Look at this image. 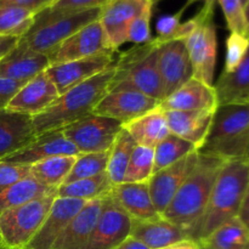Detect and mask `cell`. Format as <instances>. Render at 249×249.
Segmentation results:
<instances>
[{
  "label": "cell",
  "mask_w": 249,
  "mask_h": 249,
  "mask_svg": "<svg viewBox=\"0 0 249 249\" xmlns=\"http://www.w3.org/2000/svg\"><path fill=\"white\" fill-rule=\"evenodd\" d=\"M225 160L198 153V160L173 201L162 214L169 223L186 229L196 242L199 221L208 204L212 190Z\"/></svg>",
  "instance_id": "1"
},
{
  "label": "cell",
  "mask_w": 249,
  "mask_h": 249,
  "mask_svg": "<svg viewBox=\"0 0 249 249\" xmlns=\"http://www.w3.org/2000/svg\"><path fill=\"white\" fill-rule=\"evenodd\" d=\"M248 182V160L225 162L216 178L207 208L199 221L196 242L211 235L223 224L238 218Z\"/></svg>",
  "instance_id": "2"
},
{
  "label": "cell",
  "mask_w": 249,
  "mask_h": 249,
  "mask_svg": "<svg viewBox=\"0 0 249 249\" xmlns=\"http://www.w3.org/2000/svg\"><path fill=\"white\" fill-rule=\"evenodd\" d=\"M113 74L114 65L60 95L46 111L33 117L36 135L62 129L91 114L100 100L108 92V85Z\"/></svg>",
  "instance_id": "3"
},
{
  "label": "cell",
  "mask_w": 249,
  "mask_h": 249,
  "mask_svg": "<svg viewBox=\"0 0 249 249\" xmlns=\"http://www.w3.org/2000/svg\"><path fill=\"white\" fill-rule=\"evenodd\" d=\"M158 46L155 38L121 53L114 63V74L108 85L111 91H136L162 101L164 91L158 72Z\"/></svg>",
  "instance_id": "4"
},
{
  "label": "cell",
  "mask_w": 249,
  "mask_h": 249,
  "mask_svg": "<svg viewBox=\"0 0 249 249\" xmlns=\"http://www.w3.org/2000/svg\"><path fill=\"white\" fill-rule=\"evenodd\" d=\"M197 152L225 162L246 160L249 153V104L218 106L206 141Z\"/></svg>",
  "instance_id": "5"
},
{
  "label": "cell",
  "mask_w": 249,
  "mask_h": 249,
  "mask_svg": "<svg viewBox=\"0 0 249 249\" xmlns=\"http://www.w3.org/2000/svg\"><path fill=\"white\" fill-rule=\"evenodd\" d=\"M100 9L66 15H51L46 10L36 15L32 28L21 38L22 43L36 53L50 57L62 41L91 22L97 21Z\"/></svg>",
  "instance_id": "6"
},
{
  "label": "cell",
  "mask_w": 249,
  "mask_h": 249,
  "mask_svg": "<svg viewBox=\"0 0 249 249\" xmlns=\"http://www.w3.org/2000/svg\"><path fill=\"white\" fill-rule=\"evenodd\" d=\"M56 195L34 199L0 214V238L6 249H23L45 221Z\"/></svg>",
  "instance_id": "7"
},
{
  "label": "cell",
  "mask_w": 249,
  "mask_h": 249,
  "mask_svg": "<svg viewBox=\"0 0 249 249\" xmlns=\"http://www.w3.org/2000/svg\"><path fill=\"white\" fill-rule=\"evenodd\" d=\"M215 4H204L196 15V26L185 39L190 61L194 68V77L213 87L216 65L218 39L214 24Z\"/></svg>",
  "instance_id": "8"
},
{
  "label": "cell",
  "mask_w": 249,
  "mask_h": 249,
  "mask_svg": "<svg viewBox=\"0 0 249 249\" xmlns=\"http://www.w3.org/2000/svg\"><path fill=\"white\" fill-rule=\"evenodd\" d=\"M123 124L116 119L89 114L62 128L63 135L79 153L105 152L111 150Z\"/></svg>",
  "instance_id": "9"
},
{
  "label": "cell",
  "mask_w": 249,
  "mask_h": 249,
  "mask_svg": "<svg viewBox=\"0 0 249 249\" xmlns=\"http://www.w3.org/2000/svg\"><path fill=\"white\" fill-rule=\"evenodd\" d=\"M133 219L111 195L104 197L101 211L90 235L87 249H114L130 236Z\"/></svg>",
  "instance_id": "10"
},
{
  "label": "cell",
  "mask_w": 249,
  "mask_h": 249,
  "mask_svg": "<svg viewBox=\"0 0 249 249\" xmlns=\"http://www.w3.org/2000/svg\"><path fill=\"white\" fill-rule=\"evenodd\" d=\"M114 62V53H105L79 60L50 65L45 73L55 84L58 94L62 95L72 88L112 67Z\"/></svg>",
  "instance_id": "11"
},
{
  "label": "cell",
  "mask_w": 249,
  "mask_h": 249,
  "mask_svg": "<svg viewBox=\"0 0 249 249\" xmlns=\"http://www.w3.org/2000/svg\"><path fill=\"white\" fill-rule=\"evenodd\" d=\"M105 53L116 51L112 50L106 33L97 19L80 28L73 36L62 41L49 58L50 65H55Z\"/></svg>",
  "instance_id": "12"
},
{
  "label": "cell",
  "mask_w": 249,
  "mask_h": 249,
  "mask_svg": "<svg viewBox=\"0 0 249 249\" xmlns=\"http://www.w3.org/2000/svg\"><path fill=\"white\" fill-rule=\"evenodd\" d=\"M197 160H198V152L194 151L174 164L155 173L148 180L151 198L160 215L164 213L185 180L195 169Z\"/></svg>",
  "instance_id": "13"
},
{
  "label": "cell",
  "mask_w": 249,
  "mask_h": 249,
  "mask_svg": "<svg viewBox=\"0 0 249 249\" xmlns=\"http://www.w3.org/2000/svg\"><path fill=\"white\" fill-rule=\"evenodd\" d=\"M158 72L164 99L194 77L185 40H170L158 46Z\"/></svg>",
  "instance_id": "14"
},
{
  "label": "cell",
  "mask_w": 249,
  "mask_h": 249,
  "mask_svg": "<svg viewBox=\"0 0 249 249\" xmlns=\"http://www.w3.org/2000/svg\"><path fill=\"white\" fill-rule=\"evenodd\" d=\"M153 6L152 0H109L101 7L99 21L112 50L117 51L119 46L126 43V31L130 22Z\"/></svg>",
  "instance_id": "15"
},
{
  "label": "cell",
  "mask_w": 249,
  "mask_h": 249,
  "mask_svg": "<svg viewBox=\"0 0 249 249\" xmlns=\"http://www.w3.org/2000/svg\"><path fill=\"white\" fill-rule=\"evenodd\" d=\"M160 101L141 92L111 91L100 100L92 114L116 119L125 125L134 119L152 111L160 106Z\"/></svg>",
  "instance_id": "16"
},
{
  "label": "cell",
  "mask_w": 249,
  "mask_h": 249,
  "mask_svg": "<svg viewBox=\"0 0 249 249\" xmlns=\"http://www.w3.org/2000/svg\"><path fill=\"white\" fill-rule=\"evenodd\" d=\"M78 155V150L66 139L62 129H55L39 134L28 146L1 160L11 164L32 165L51 157Z\"/></svg>",
  "instance_id": "17"
},
{
  "label": "cell",
  "mask_w": 249,
  "mask_h": 249,
  "mask_svg": "<svg viewBox=\"0 0 249 249\" xmlns=\"http://www.w3.org/2000/svg\"><path fill=\"white\" fill-rule=\"evenodd\" d=\"M58 97L60 94L55 84L44 71L23 84L6 108L36 117L46 111Z\"/></svg>",
  "instance_id": "18"
},
{
  "label": "cell",
  "mask_w": 249,
  "mask_h": 249,
  "mask_svg": "<svg viewBox=\"0 0 249 249\" xmlns=\"http://www.w3.org/2000/svg\"><path fill=\"white\" fill-rule=\"evenodd\" d=\"M87 202L75 198L56 197L41 228L23 249H51L73 218L82 211Z\"/></svg>",
  "instance_id": "19"
},
{
  "label": "cell",
  "mask_w": 249,
  "mask_h": 249,
  "mask_svg": "<svg viewBox=\"0 0 249 249\" xmlns=\"http://www.w3.org/2000/svg\"><path fill=\"white\" fill-rule=\"evenodd\" d=\"M49 66L50 58L48 55L32 50L19 39L16 48L0 61V77L27 83L48 70Z\"/></svg>",
  "instance_id": "20"
},
{
  "label": "cell",
  "mask_w": 249,
  "mask_h": 249,
  "mask_svg": "<svg viewBox=\"0 0 249 249\" xmlns=\"http://www.w3.org/2000/svg\"><path fill=\"white\" fill-rule=\"evenodd\" d=\"M36 138L33 117L7 108L0 111V160L18 152Z\"/></svg>",
  "instance_id": "21"
},
{
  "label": "cell",
  "mask_w": 249,
  "mask_h": 249,
  "mask_svg": "<svg viewBox=\"0 0 249 249\" xmlns=\"http://www.w3.org/2000/svg\"><path fill=\"white\" fill-rule=\"evenodd\" d=\"M164 111H215L218 99L214 85L192 77L160 104Z\"/></svg>",
  "instance_id": "22"
},
{
  "label": "cell",
  "mask_w": 249,
  "mask_h": 249,
  "mask_svg": "<svg viewBox=\"0 0 249 249\" xmlns=\"http://www.w3.org/2000/svg\"><path fill=\"white\" fill-rule=\"evenodd\" d=\"M109 195L133 220L160 218L153 206L148 182H121L113 185Z\"/></svg>",
  "instance_id": "23"
},
{
  "label": "cell",
  "mask_w": 249,
  "mask_h": 249,
  "mask_svg": "<svg viewBox=\"0 0 249 249\" xmlns=\"http://www.w3.org/2000/svg\"><path fill=\"white\" fill-rule=\"evenodd\" d=\"M130 236L150 249H160L182 241H192L189 230L169 223L162 216L153 220H133Z\"/></svg>",
  "instance_id": "24"
},
{
  "label": "cell",
  "mask_w": 249,
  "mask_h": 249,
  "mask_svg": "<svg viewBox=\"0 0 249 249\" xmlns=\"http://www.w3.org/2000/svg\"><path fill=\"white\" fill-rule=\"evenodd\" d=\"M215 111H165L170 134L202 147L211 129Z\"/></svg>",
  "instance_id": "25"
},
{
  "label": "cell",
  "mask_w": 249,
  "mask_h": 249,
  "mask_svg": "<svg viewBox=\"0 0 249 249\" xmlns=\"http://www.w3.org/2000/svg\"><path fill=\"white\" fill-rule=\"evenodd\" d=\"M104 198L88 201L53 242L51 249H87Z\"/></svg>",
  "instance_id": "26"
},
{
  "label": "cell",
  "mask_w": 249,
  "mask_h": 249,
  "mask_svg": "<svg viewBox=\"0 0 249 249\" xmlns=\"http://www.w3.org/2000/svg\"><path fill=\"white\" fill-rule=\"evenodd\" d=\"M123 128L130 134L136 145L150 148H155L170 134L165 111L160 106L134 119L130 123L123 125Z\"/></svg>",
  "instance_id": "27"
},
{
  "label": "cell",
  "mask_w": 249,
  "mask_h": 249,
  "mask_svg": "<svg viewBox=\"0 0 249 249\" xmlns=\"http://www.w3.org/2000/svg\"><path fill=\"white\" fill-rule=\"evenodd\" d=\"M218 106L249 104V49L242 62L232 72H223L214 85Z\"/></svg>",
  "instance_id": "28"
},
{
  "label": "cell",
  "mask_w": 249,
  "mask_h": 249,
  "mask_svg": "<svg viewBox=\"0 0 249 249\" xmlns=\"http://www.w3.org/2000/svg\"><path fill=\"white\" fill-rule=\"evenodd\" d=\"M197 243L201 249H249V229L236 218Z\"/></svg>",
  "instance_id": "29"
},
{
  "label": "cell",
  "mask_w": 249,
  "mask_h": 249,
  "mask_svg": "<svg viewBox=\"0 0 249 249\" xmlns=\"http://www.w3.org/2000/svg\"><path fill=\"white\" fill-rule=\"evenodd\" d=\"M56 191L57 189L44 186L29 175L0 192V214L34 199L56 195Z\"/></svg>",
  "instance_id": "30"
},
{
  "label": "cell",
  "mask_w": 249,
  "mask_h": 249,
  "mask_svg": "<svg viewBox=\"0 0 249 249\" xmlns=\"http://www.w3.org/2000/svg\"><path fill=\"white\" fill-rule=\"evenodd\" d=\"M113 184L109 180L106 172L87 179L62 184L57 187L56 196L61 198H75L82 201L104 198L111 194Z\"/></svg>",
  "instance_id": "31"
},
{
  "label": "cell",
  "mask_w": 249,
  "mask_h": 249,
  "mask_svg": "<svg viewBox=\"0 0 249 249\" xmlns=\"http://www.w3.org/2000/svg\"><path fill=\"white\" fill-rule=\"evenodd\" d=\"M77 156H57L29 165V174L41 185L57 189L70 174Z\"/></svg>",
  "instance_id": "32"
},
{
  "label": "cell",
  "mask_w": 249,
  "mask_h": 249,
  "mask_svg": "<svg viewBox=\"0 0 249 249\" xmlns=\"http://www.w3.org/2000/svg\"><path fill=\"white\" fill-rule=\"evenodd\" d=\"M135 147L136 142L131 138L130 134L124 128L122 129L121 133L117 136L116 141L113 142V146L111 147V151H109L108 164H107L106 170L109 180L113 185L123 182L124 174H125L129 160H130Z\"/></svg>",
  "instance_id": "33"
},
{
  "label": "cell",
  "mask_w": 249,
  "mask_h": 249,
  "mask_svg": "<svg viewBox=\"0 0 249 249\" xmlns=\"http://www.w3.org/2000/svg\"><path fill=\"white\" fill-rule=\"evenodd\" d=\"M153 150H155V164H153V174H155L174 164L178 160H182L189 153L197 151V148L192 143L169 134Z\"/></svg>",
  "instance_id": "34"
},
{
  "label": "cell",
  "mask_w": 249,
  "mask_h": 249,
  "mask_svg": "<svg viewBox=\"0 0 249 249\" xmlns=\"http://www.w3.org/2000/svg\"><path fill=\"white\" fill-rule=\"evenodd\" d=\"M36 14L27 9L4 5L0 6V36L22 38L32 28Z\"/></svg>",
  "instance_id": "35"
},
{
  "label": "cell",
  "mask_w": 249,
  "mask_h": 249,
  "mask_svg": "<svg viewBox=\"0 0 249 249\" xmlns=\"http://www.w3.org/2000/svg\"><path fill=\"white\" fill-rule=\"evenodd\" d=\"M109 151L111 150L105 151V152L79 153L63 184L87 179V178L95 177V175L106 172L107 164H108Z\"/></svg>",
  "instance_id": "36"
},
{
  "label": "cell",
  "mask_w": 249,
  "mask_h": 249,
  "mask_svg": "<svg viewBox=\"0 0 249 249\" xmlns=\"http://www.w3.org/2000/svg\"><path fill=\"white\" fill-rule=\"evenodd\" d=\"M155 150L136 145L124 174L123 182H148L153 175Z\"/></svg>",
  "instance_id": "37"
},
{
  "label": "cell",
  "mask_w": 249,
  "mask_h": 249,
  "mask_svg": "<svg viewBox=\"0 0 249 249\" xmlns=\"http://www.w3.org/2000/svg\"><path fill=\"white\" fill-rule=\"evenodd\" d=\"M225 16L228 28L231 33L241 34L248 38V27L246 21L245 5L241 0H216ZM249 39V38H248Z\"/></svg>",
  "instance_id": "38"
},
{
  "label": "cell",
  "mask_w": 249,
  "mask_h": 249,
  "mask_svg": "<svg viewBox=\"0 0 249 249\" xmlns=\"http://www.w3.org/2000/svg\"><path fill=\"white\" fill-rule=\"evenodd\" d=\"M249 49V39L241 34L230 33L226 40V57L224 72H232L243 61Z\"/></svg>",
  "instance_id": "39"
},
{
  "label": "cell",
  "mask_w": 249,
  "mask_h": 249,
  "mask_svg": "<svg viewBox=\"0 0 249 249\" xmlns=\"http://www.w3.org/2000/svg\"><path fill=\"white\" fill-rule=\"evenodd\" d=\"M152 11L153 7H148L130 22L126 31V43L130 41L135 45H139V44H146L152 40L150 28Z\"/></svg>",
  "instance_id": "40"
},
{
  "label": "cell",
  "mask_w": 249,
  "mask_h": 249,
  "mask_svg": "<svg viewBox=\"0 0 249 249\" xmlns=\"http://www.w3.org/2000/svg\"><path fill=\"white\" fill-rule=\"evenodd\" d=\"M186 11L184 6L177 12L172 15H164L160 17L156 24V31H157V36L156 41L160 44L167 43L170 40H178L179 36L180 27H181V16Z\"/></svg>",
  "instance_id": "41"
},
{
  "label": "cell",
  "mask_w": 249,
  "mask_h": 249,
  "mask_svg": "<svg viewBox=\"0 0 249 249\" xmlns=\"http://www.w3.org/2000/svg\"><path fill=\"white\" fill-rule=\"evenodd\" d=\"M109 0H56L50 7L45 9L51 15H66L85 10L100 9Z\"/></svg>",
  "instance_id": "42"
},
{
  "label": "cell",
  "mask_w": 249,
  "mask_h": 249,
  "mask_svg": "<svg viewBox=\"0 0 249 249\" xmlns=\"http://www.w3.org/2000/svg\"><path fill=\"white\" fill-rule=\"evenodd\" d=\"M29 175V165L11 164L0 160V192Z\"/></svg>",
  "instance_id": "43"
},
{
  "label": "cell",
  "mask_w": 249,
  "mask_h": 249,
  "mask_svg": "<svg viewBox=\"0 0 249 249\" xmlns=\"http://www.w3.org/2000/svg\"><path fill=\"white\" fill-rule=\"evenodd\" d=\"M23 84L26 83L15 82V80L7 79V78L0 77V111L6 108L12 97L23 87Z\"/></svg>",
  "instance_id": "44"
},
{
  "label": "cell",
  "mask_w": 249,
  "mask_h": 249,
  "mask_svg": "<svg viewBox=\"0 0 249 249\" xmlns=\"http://www.w3.org/2000/svg\"><path fill=\"white\" fill-rule=\"evenodd\" d=\"M55 1L56 0H0V6L10 5V6L22 7V9H27L36 15L43 10L50 7Z\"/></svg>",
  "instance_id": "45"
},
{
  "label": "cell",
  "mask_w": 249,
  "mask_h": 249,
  "mask_svg": "<svg viewBox=\"0 0 249 249\" xmlns=\"http://www.w3.org/2000/svg\"><path fill=\"white\" fill-rule=\"evenodd\" d=\"M19 39L17 36H0V61L7 55L11 50H14L19 43Z\"/></svg>",
  "instance_id": "46"
},
{
  "label": "cell",
  "mask_w": 249,
  "mask_h": 249,
  "mask_svg": "<svg viewBox=\"0 0 249 249\" xmlns=\"http://www.w3.org/2000/svg\"><path fill=\"white\" fill-rule=\"evenodd\" d=\"M238 219H240V220L249 229V182L247 186V191H246V195H245V199H243L242 207H241V212H240V215H238Z\"/></svg>",
  "instance_id": "47"
},
{
  "label": "cell",
  "mask_w": 249,
  "mask_h": 249,
  "mask_svg": "<svg viewBox=\"0 0 249 249\" xmlns=\"http://www.w3.org/2000/svg\"><path fill=\"white\" fill-rule=\"evenodd\" d=\"M114 249H150V248H148L147 246L143 245L142 242H140L139 240H136V238L129 236L126 240H124L118 247H116Z\"/></svg>",
  "instance_id": "48"
},
{
  "label": "cell",
  "mask_w": 249,
  "mask_h": 249,
  "mask_svg": "<svg viewBox=\"0 0 249 249\" xmlns=\"http://www.w3.org/2000/svg\"><path fill=\"white\" fill-rule=\"evenodd\" d=\"M160 249H201L199 248L198 243L195 242V241L187 240V241H182V242H178L175 245L168 246V247L160 248Z\"/></svg>",
  "instance_id": "49"
},
{
  "label": "cell",
  "mask_w": 249,
  "mask_h": 249,
  "mask_svg": "<svg viewBox=\"0 0 249 249\" xmlns=\"http://www.w3.org/2000/svg\"><path fill=\"white\" fill-rule=\"evenodd\" d=\"M152 1H153V5H156V4H157V2L162 1V0H152ZM197 1H203L204 4H215L216 0H187L186 4L184 5V7H185V9H187V7H189L190 5L195 4V2H197Z\"/></svg>",
  "instance_id": "50"
},
{
  "label": "cell",
  "mask_w": 249,
  "mask_h": 249,
  "mask_svg": "<svg viewBox=\"0 0 249 249\" xmlns=\"http://www.w3.org/2000/svg\"><path fill=\"white\" fill-rule=\"evenodd\" d=\"M245 15H246V21H247V27H248V38H249V0H247L245 5Z\"/></svg>",
  "instance_id": "51"
},
{
  "label": "cell",
  "mask_w": 249,
  "mask_h": 249,
  "mask_svg": "<svg viewBox=\"0 0 249 249\" xmlns=\"http://www.w3.org/2000/svg\"><path fill=\"white\" fill-rule=\"evenodd\" d=\"M0 249H6L4 247V245H2V241H1V238H0Z\"/></svg>",
  "instance_id": "52"
},
{
  "label": "cell",
  "mask_w": 249,
  "mask_h": 249,
  "mask_svg": "<svg viewBox=\"0 0 249 249\" xmlns=\"http://www.w3.org/2000/svg\"><path fill=\"white\" fill-rule=\"evenodd\" d=\"M241 1H242L243 5H246V2H247V0H241Z\"/></svg>",
  "instance_id": "53"
},
{
  "label": "cell",
  "mask_w": 249,
  "mask_h": 249,
  "mask_svg": "<svg viewBox=\"0 0 249 249\" xmlns=\"http://www.w3.org/2000/svg\"><path fill=\"white\" fill-rule=\"evenodd\" d=\"M246 160H248V162H249V153H248V156H247V158H246Z\"/></svg>",
  "instance_id": "54"
}]
</instances>
